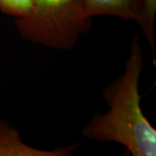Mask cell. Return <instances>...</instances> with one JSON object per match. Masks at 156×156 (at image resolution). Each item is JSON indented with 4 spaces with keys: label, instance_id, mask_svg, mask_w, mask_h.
<instances>
[{
    "label": "cell",
    "instance_id": "1",
    "mask_svg": "<svg viewBox=\"0 0 156 156\" xmlns=\"http://www.w3.org/2000/svg\"><path fill=\"white\" fill-rule=\"evenodd\" d=\"M143 65L142 46L135 35L124 71L103 89L108 110L90 119L82 131L83 137L98 142L118 143L132 156L156 155V129L140 105L139 85Z\"/></svg>",
    "mask_w": 156,
    "mask_h": 156
},
{
    "label": "cell",
    "instance_id": "2",
    "mask_svg": "<svg viewBox=\"0 0 156 156\" xmlns=\"http://www.w3.org/2000/svg\"><path fill=\"white\" fill-rule=\"evenodd\" d=\"M83 0H33L27 16L16 18L23 38L54 50H69L91 28Z\"/></svg>",
    "mask_w": 156,
    "mask_h": 156
},
{
    "label": "cell",
    "instance_id": "3",
    "mask_svg": "<svg viewBox=\"0 0 156 156\" xmlns=\"http://www.w3.org/2000/svg\"><path fill=\"white\" fill-rule=\"evenodd\" d=\"M76 147V144L57 147L51 150L34 147L23 141L17 129L0 120V156H69Z\"/></svg>",
    "mask_w": 156,
    "mask_h": 156
},
{
    "label": "cell",
    "instance_id": "4",
    "mask_svg": "<svg viewBox=\"0 0 156 156\" xmlns=\"http://www.w3.org/2000/svg\"><path fill=\"white\" fill-rule=\"evenodd\" d=\"M86 14L90 18L96 16H112L135 22L140 27L143 20L142 0H83Z\"/></svg>",
    "mask_w": 156,
    "mask_h": 156
},
{
    "label": "cell",
    "instance_id": "5",
    "mask_svg": "<svg viewBox=\"0 0 156 156\" xmlns=\"http://www.w3.org/2000/svg\"><path fill=\"white\" fill-rule=\"evenodd\" d=\"M143 20L140 29L151 48L154 46V23L156 17V0H142Z\"/></svg>",
    "mask_w": 156,
    "mask_h": 156
},
{
    "label": "cell",
    "instance_id": "6",
    "mask_svg": "<svg viewBox=\"0 0 156 156\" xmlns=\"http://www.w3.org/2000/svg\"><path fill=\"white\" fill-rule=\"evenodd\" d=\"M33 0H0V11L16 18L27 16L31 11Z\"/></svg>",
    "mask_w": 156,
    "mask_h": 156
}]
</instances>
